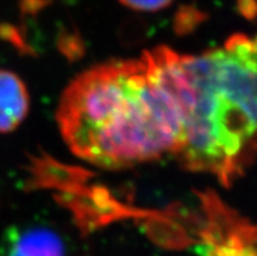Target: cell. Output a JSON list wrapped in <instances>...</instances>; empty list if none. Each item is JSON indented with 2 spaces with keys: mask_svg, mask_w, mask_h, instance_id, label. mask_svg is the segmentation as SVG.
Segmentation results:
<instances>
[{
  "mask_svg": "<svg viewBox=\"0 0 257 256\" xmlns=\"http://www.w3.org/2000/svg\"><path fill=\"white\" fill-rule=\"evenodd\" d=\"M182 113L183 167L230 187L257 159V36L234 34L191 55L148 51Z\"/></svg>",
  "mask_w": 257,
  "mask_h": 256,
  "instance_id": "obj_1",
  "label": "cell"
},
{
  "mask_svg": "<svg viewBox=\"0 0 257 256\" xmlns=\"http://www.w3.org/2000/svg\"><path fill=\"white\" fill-rule=\"evenodd\" d=\"M56 120L69 149L103 169L175 154L182 143L180 109L148 52L95 65L73 78Z\"/></svg>",
  "mask_w": 257,
  "mask_h": 256,
  "instance_id": "obj_2",
  "label": "cell"
},
{
  "mask_svg": "<svg viewBox=\"0 0 257 256\" xmlns=\"http://www.w3.org/2000/svg\"><path fill=\"white\" fill-rule=\"evenodd\" d=\"M212 224L196 244L199 256H257V222L245 220L219 200H210Z\"/></svg>",
  "mask_w": 257,
  "mask_h": 256,
  "instance_id": "obj_3",
  "label": "cell"
},
{
  "mask_svg": "<svg viewBox=\"0 0 257 256\" xmlns=\"http://www.w3.org/2000/svg\"><path fill=\"white\" fill-rule=\"evenodd\" d=\"M0 256H67L62 238L47 227H12L3 239Z\"/></svg>",
  "mask_w": 257,
  "mask_h": 256,
  "instance_id": "obj_4",
  "label": "cell"
},
{
  "mask_svg": "<svg viewBox=\"0 0 257 256\" xmlns=\"http://www.w3.org/2000/svg\"><path fill=\"white\" fill-rule=\"evenodd\" d=\"M30 96L16 73L0 69V133L16 130L29 113Z\"/></svg>",
  "mask_w": 257,
  "mask_h": 256,
  "instance_id": "obj_5",
  "label": "cell"
},
{
  "mask_svg": "<svg viewBox=\"0 0 257 256\" xmlns=\"http://www.w3.org/2000/svg\"><path fill=\"white\" fill-rule=\"evenodd\" d=\"M119 2L134 11L156 12V11L166 8L173 0H119Z\"/></svg>",
  "mask_w": 257,
  "mask_h": 256,
  "instance_id": "obj_6",
  "label": "cell"
}]
</instances>
